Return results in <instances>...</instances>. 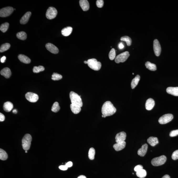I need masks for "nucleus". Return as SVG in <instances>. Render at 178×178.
<instances>
[{
  "mask_svg": "<svg viewBox=\"0 0 178 178\" xmlns=\"http://www.w3.org/2000/svg\"><path fill=\"white\" fill-rule=\"evenodd\" d=\"M117 109L110 101H107L103 104L102 107V114L104 117L113 115L116 113Z\"/></svg>",
  "mask_w": 178,
  "mask_h": 178,
  "instance_id": "1",
  "label": "nucleus"
},
{
  "mask_svg": "<svg viewBox=\"0 0 178 178\" xmlns=\"http://www.w3.org/2000/svg\"><path fill=\"white\" fill-rule=\"evenodd\" d=\"M70 98L72 105L82 107L83 103L81 96L73 91H71L70 93Z\"/></svg>",
  "mask_w": 178,
  "mask_h": 178,
  "instance_id": "2",
  "label": "nucleus"
},
{
  "mask_svg": "<svg viewBox=\"0 0 178 178\" xmlns=\"http://www.w3.org/2000/svg\"><path fill=\"white\" fill-rule=\"evenodd\" d=\"M32 140V137L30 135L26 134L24 135L22 140V146L24 150L28 151L29 150L31 144Z\"/></svg>",
  "mask_w": 178,
  "mask_h": 178,
  "instance_id": "3",
  "label": "nucleus"
},
{
  "mask_svg": "<svg viewBox=\"0 0 178 178\" xmlns=\"http://www.w3.org/2000/svg\"><path fill=\"white\" fill-rule=\"evenodd\" d=\"M87 64L89 67L95 71L100 70L101 67V64L100 62L98 61L95 59H89L88 60Z\"/></svg>",
  "mask_w": 178,
  "mask_h": 178,
  "instance_id": "4",
  "label": "nucleus"
},
{
  "mask_svg": "<svg viewBox=\"0 0 178 178\" xmlns=\"http://www.w3.org/2000/svg\"><path fill=\"white\" fill-rule=\"evenodd\" d=\"M167 157L163 155L160 156L156 157L153 159L151 161V164L153 166H157L162 165L166 162Z\"/></svg>",
  "mask_w": 178,
  "mask_h": 178,
  "instance_id": "5",
  "label": "nucleus"
},
{
  "mask_svg": "<svg viewBox=\"0 0 178 178\" xmlns=\"http://www.w3.org/2000/svg\"><path fill=\"white\" fill-rule=\"evenodd\" d=\"M129 55L130 54L128 51H125L116 56L115 59V61L117 64L124 62L127 60Z\"/></svg>",
  "mask_w": 178,
  "mask_h": 178,
  "instance_id": "6",
  "label": "nucleus"
},
{
  "mask_svg": "<svg viewBox=\"0 0 178 178\" xmlns=\"http://www.w3.org/2000/svg\"><path fill=\"white\" fill-rule=\"evenodd\" d=\"M57 14V11L56 8L50 7L49 8L46 12V17L48 19L51 20L56 17Z\"/></svg>",
  "mask_w": 178,
  "mask_h": 178,
  "instance_id": "7",
  "label": "nucleus"
},
{
  "mask_svg": "<svg viewBox=\"0 0 178 178\" xmlns=\"http://www.w3.org/2000/svg\"><path fill=\"white\" fill-rule=\"evenodd\" d=\"M173 118V116L172 114H165L160 117L159 119L158 122L160 124H165L171 122Z\"/></svg>",
  "mask_w": 178,
  "mask_h": 178,
  "instance_id": "8",
  "label": "nucleus"
},
{
  "mask_svg": "<svg viewBox=\"0 0 178 178\" xmlns=\"http://www.w3.org/2000/svg\"><path fill=\"white\" fill-rule=\"evenodd\" d=\"M14 9L11 7H7L1 9L0 10V16L6 17L9 16L12 13Z\"/></svg>",
  "mask_w": 178,
  "mask_h": 178,
  "instance_id": "9",
  "label": "nucleus"
},
{
  "mask_svg": "<svg viewBox=\"0 0 178 178\" xmlns=\"http://www.w3.org/2000/svg\"><path fill=\"white\" fill-rule=\"evenodd\" d=\"M25 97L27 100L32 103L36 102L39 99V96L38 95L33 92L27 93L26 94Z\"/></svg>",
  "mask_w": 178,
  "mask_h": 178,
  "instance_id": "10",
  "label": "nucleus"
},
{
  "mask_svg": "<svg viewBox=\"0 0 178 178\" xmlns=\"http://www.w3.org/2000/svg\"><path fill=\"white\" fill-rule=\"evenodd\" d=\"M153 49L156 56H159L161 54V49L160 45L158 40H154L153 42Z\"/></svg>",
  "mask_w": 178,
  "mask_h": 178,
  "instance_id": "11",
  "label": "nucleus"
},
{
  "mask_svg": "<svg viewBox=\"0 0 178 178\" xmlns=\"http://www.w3.org/2000/svg\"><path fill=\"white\" fill-rule=\"evenodd\" d=\"M126 133L124 132H122L118 133L116 136V142L118 143L124 142L126 140Z\"/></svg>",
  "mask_w": 178,
  "mask_h": 178,
  "instance_id": "12",
  "label": "nucleus"
},
{
  "mask_svg": "<svg viewBox=\"0 0 178 178\" xmlns=\"http://www.w3.org/2000/svg\"><path fill=\"white\" fill-rule=\"evenodd\" d=\"M46 47L48 50L54 54H57L59 52V49L53 44L48 43L46 45Z\"/></svg>",
  "mask_w": 178,
  "mask_h": 178,
  "instance_id": "13",
  "label": "nucleus"
},
{
  "mask_svg": "<svg viewBox=\"0 0 178 178\" xmlns=\"http://www.w3.org/2000/svg\"><path fill=\"white\" fill-rule=\"evenodd\" d=\"M80 6L83 11H88L90 9V4L87 0H80L79 1Z\"/></svg>",
  "mask_w": 178,
  "mask_h": 178,
  "instance_id": "14",
  "label": "nucleus"
},
{
  "mask_svg": "<svg viewBox=\"0 0 178 178\" xmlns=\"http://www.w3.org/2000/svg\"><path fill=\"white\" fill-rule=\"evenodd\" d=\"M148 149V145L146 144H144L142 146L141 148L138 150L137 153L138 155L141 157L145 155Z\"/></svg>",
  "mask_w": 178,
  "mask_h": 178,
  "instance_id": "15",
  "label": "nucleus"
},
{
  "mask_svg": "<svg viewBox=\"0 0 178 178\" xmlns=\"http://www.w3.org/2000/svg\"><path fill=\"white\" fill-rule=\"evenodd\" d=\"M155 105V102L152 98H149L146 100L145 103V108L147 110L150 111L153 109Z\"/></svg>",
  "mask_w": 178,
  "mask_h": 178,
  "instance_id": "16",
  "label": "nucleus"
},
{
  "mask_svg": "<svg viewBox=\"0 0 178 178\" xmlns=\"http://www.w3.org/2000/svg\"><path fill=\"white\" fill-rule=\"evenodd\" d=\"M126 145V143L125 141L117 143L113 145V148L116 151H119L124 149Z\"/></svg>",
  "mask_w": 178,
  "mask_h": 178,
  "instance_id": "17",
  "label": "nucleus"
},
{
  "mask_svg": "<svg viewBox=\"0 0 178 178\" xmlns=\"http://www.w3.org/2000/svg\"><path fill=\"white\" fill-rule=\"evenodd\" d=\"M1 74L6 78H9L11 75V72L9 68L6 67L2 69L1 71Z\"/></svg>",
  "mask_w": 178,
  "mask_h": 178,
  "instance_id": "18",
  "label": "nucleus"
},
{
  "mask_svg": "<svg viewBox=\"0 0 178 178\" xmlns=\"http://www.w3.org/2000/svg\"><path fill=\"white\" fill-rule=\"evenodd\" d=\"M166 91L167 93L175 96H178V87H167Z\"/></svg>",
  "mask_w": 178,
  "mask_h": 178,
  "instance_id": "19",
  "label": "nucleus"
},
{
  "mask_svg": "<svg viewBox=\"0 0 178 178\" xmlns=\"http://www.w3.org/2000/svg\"><path fill=\"white\" fill-rule=\"evenodd\" d=\"M31 14L32 13L30 12H28L26 13L20 19V24H24L28 23Z\"/></svg>",
  "mask_w": 178,
  "mask_h": 178,
  "instance_id": "20",
  "label": "nucleus"
},
{
  "mask_svg": "<svg viewBox=\"0 0 178 178\" xmlns=\"http://www.w3.org/2000/svg\"><path fill=\"white\" fill-rule=\"evenodd\" d=\"M18 58L20 61L24 64H29L30 63V59L25 55L20 54L18 56Z\"/></svg>",
  "mask_w": 178,
  "mask_h": 178,
  "instance_id": "21",
  "label": "nucleus"
},
{
  "mask_svg": "<svg viewBox=\"0 0 178 178\" xmlns=\"http://www.w3.org/2000/svg\"><path fill=\"white\" fill-rule=\"evenodd\" d=\"M73 30V28L71 27H68L62 30L61 33L65 36H68L71 34Z\"/></svg>",
  "mask_w": 178,
  "mask_h": 178,
  "instance_id": "22",
  "label": "nucleus"
},
{
  "mask_svg": "<svg viewBox=\"0 0 178 178\" xmlns=\"http://www.w3.org/2000/svg\"><path fill=\"white\" fill-rule=\"evenodd\" d=\"M13 108V105L10 102H7L4 104L3 108L5 111L9 112L11 111Z\"/></svg>",
  "mask_w": 178,
  "mask_h": 178,
  "instance_id": "23",
  "label": "nucleus"
},
{
  "mask_svg": "<svg viewBox=\"0 0 178 178\" xmlns=\"http://www.w3.org/2000/svg\"><path fill=\"white\" fill-rule=\"evenodd\" d=\"M147 142L148 144L153 146H155L159 143L158 138L153 137H151L148 138L147 140Z\"/></svg>",
  "mask_w": 178,
  "mask_h": 178,
  "instance_id": "24",
  "label": "nucleus"
},
{
  "mask_svg": "<svg viewBox=\"0 0 178 178\" xmlns=\"http://www.w3.org/2000/svg\"><path fill=\"white\" fill-rule=\"evenodd\" d=\"M140 76L137 75L133 79L131 83V87L133 89L135 88L138 83L140 80Z\"/></svg>",
  "mask_w": 178,
  "mask_h": 178,
  "instance_id": "25",
  "label": "nucleus"
},
{
  "mask_svg": "<svg viewBox=\"0 0 178 178\" xmlns=\"http://www.w3.org/2000/svg\"><path fill=\"white\" fill-rule=\"evenodd\" d=\"M145 65L147 69H149V70L152 71H155L156 70L157 67L155 64H152L150 62H146L145 63Z\"/></svg>",
  "mask_w": 178,
  "mask_h": 178,
  "instance_id": "26",
  "label": "nucleus"
},
{
  "mask_svg": "<svg viewBox=\"0 0 178 178\" xmlns=\"http://www.w3.org/2000/svg\"><path fill=\"white\" fill-rule=\"evenodd\" d=\"M8 158L7 153L2 149H0V159L2 160H6Z\"/></svg>",
  "mask_w": 178,
  "mask_h": 178,
  "instance_id": "27",
  "label": "nucleus"
},
{
  "mask_svg": "<svg viewBox=\"0 0 178 178\" xmlns=\"http://www.w3.org/2000/svg\"><path fill=\"white\" fill-rule=\"evenodd\" d=\"M70 106L71 110L74 114H78L81 111V108L80 107L75 106L72 105L71 104Z\"/></svg>",
  "mask_w": 178,
  "mask_h": 178,
  "instance_id": "28",
  "label": "nucleus"
},
{
  "mask_svg": "<svg viewBox=\"0 0 178 178\" xmlns=\"http://www.w3.org/2000/svg\"><path fill=\"white\" fill-rule=\"evenodd\" d=\"M17 37L19 39L25 40L27 38V34L25 32H21L18 33L16 35Z\"/></svg>",
  "mask_w": 178,
  "mask_h": 178,
  "instance_id": "29",
  "label": "nucleus"
},
{
  "mask_svg": "<svg viewBox=\"0 0 178 178\" xmlns=\"http://www.w3.org/2000/svg\"><path fill=\"white\" fill-rule=\"evenodd\" d=\"M10 47L9 43H6L3 44L1 45L0 48V52L2 53L8 50Z\"/></svg>",
  "mask_w": 178,
  "mask_h": 178,
  "instance_id": "30",
  "label": "nucleus"
},
{
  "mask_svg": "<svg viewBox=\"0 0 178 178\" xmlns=\"http://www.w3.org/2000/svg\"><path fill=\"white\" fill-rule=\"evenodd\" d=\"M136 175L140 178H144L146 176L147 173L145 170L143 169L136 172Z\"/></svg>",
  "mask_w": 178,
  "mask_h": 178,
  "instance_id": "31",
  "label": "nucleus"
},
{
  "mask_svg": "<svg viewBox=\"0 0 178 178\" xmlns=\"http://www.w3.org/2000/svg\"><path fill=\"white\" fill-rule=\"evenodd\" d=\"M95 151L93 148H91L88 152V157L90 160H93L95 159Z\"/></svg>",
  "mask_w": 178,
  "mask_h": 178,
  "instance_id": "32",
  "label": "nucleus"
},
{
  "mask_svg": "<svg viewBox=\"0 0 178 178\" xmlns=\"http://www.w3.org/2000/svg\"><path fill=\"white\" fill-rule=\"evenodd\" d=\"M60 109V107L59 106V103L57 102H55L51 108V111L54 113H57L59 111Z\"/></svg>",
  "mask_w": 178,
  "mask_h": 178,
  "instance_id": "33",
  "label": "nucleus"
},
{
  "mask_svg": "<svg viewBox=\"0 0 178 178\" xmlns=\"http://www.w3.org/2000/svg\"><path fill=\"white\" fill-rule=\"evenodd\" d=\"M121 40L126 43L128 46H130L131 44L132 40L131 38L128 36H124L121 37Z\"/></svg>",
  "mask_w": 178,
  "mask_h": 178,
  "instance_id": "34",
  "label": "nucleus"
},
{
  "mask_svg": "<svg viewBox=\"0 0 178 178\" xmlns=\"http://www.w3.org/2000/svg\"><path fill=\"white\" fill-rule=\"evenodd\" d=\"M9 26V23L7 22L1 25L0 27V30L3 33H6L8 29Z\"/></svg>",
  "mask_w": 178,
  "mask_h": 178,
  "instance_id": "35",
  "label": "nucleus"
},
{
  "mask_svg": "<svg viewBox=\"0 0 178 178\" xmlns=\"http://www.w3.org/2000/svg\"><path fill=\"white\" fill-rule=\"evenodd\" d=\"M45 70V68L42 66H34L33 70V71L34 73H39L40 72L43 71Z\"/></svg>",
  "mask_w": 178,
  "mask_h": 178,
  "instance_id": "36",
  "label": "nucleus"
},
{
  "mask_svg": "<svg viewBox=\"0 0 178 178\" xmlns=\"http://www.w3.org/2000/svg\"><path fill=\"white\" fill-rule=\"evenodd\" d=\"M62 78V76L57 73H54L52 75L51 79L54 81H58Z\"/></svg>",
  "mask_w": 178,
  "mask_h": 178,
  "instance_id": "37",
  "label": "nucleus"
},
{
  "mask_svg": "<svg viewBox=\"0 0 178 178\" xmlns=\"http://www.w3.org/2000/svg\"><path fill=\"white\" fill-rule=\"evenodd\" d=\"M116 56V51L114 48L112 49L109 54V58L111 60H114L115 59Z\"/></svg>",
  "mask_w": 178,
  "mask_h": 178,
  "instance_id": "38",
  "label": "nucleus"
},
{
  "mask_svg": "<svg viewBox=\"0 0 178 178\" xmlns=\"http://www.w3.org/2000/svg\"><path fill=\"white\" fill-rule=\"evenodd\" d=\"M96 6L98 8H102L104 6V2L103 0H97L96 1Z\"/></svg>",
  "mask_w": 178,
  "mask_h": 178,
  "instance_id": "39",
  "label": "nucleus"
},
{
  "mask_svg": "<svg viewBox=\"0 0 178 178\" xmlns=\"http://www.w3.org/2000/svg\"><path fill=\"white\" fill-rule=\"evenodd\" d=\"M171 158L174 160H176L178 159V150L175 151L172 153Z\"/></svg>",
  "mask_w": 178,
  "mask_h": 178,
  "instance_id": "40",
  "label": "nucleus"
},
{
  "mask_svg": "<svg viewBox=\"0 0 178 178\" xmlns=\"http://www.w3.org/2000/svg\"><path fill=\"white\" fill-rule=\"evenodd\" d=\"M178 135V129L173 130L170 133V136L171 137H174Z\"/></svg>",
  "mask_w": 178,
  "mask_h": 178,
  "instance_id": "41",
  "label": "nucleus"
},
{
  "mask_svg": "<svg viewBox=\"0 0 178 178\" xmlns=\"http://www.w3.org/2000/svg\"><path fill=\"white\" fill-rule=\"evenodd\" d=\"M143 169V166L141 165H139L136 166V167H134V171L137 172V171H140V170H142Z\"/></svg>",
  "mask_w": 178,
  "mask_h": 178,
  "instance_id": "42",
  "label": "nucleus"
},
{
  "mask_svg": "<svg viewBox=\"0 0 178 178\" xmlns=\"http://www.w3.org/2000/svg\"><path fill=\"white\" fill-rule=\"evenodd\" d=\"M59 168L62 171H66L68 169V167L65 165H61L59 167Z\"/></svg>",
  "mask_w": 178,
  "mask_h": 178,
  "instance_id": "43",
  "label": "nucleus"
},
{
  "mask_svg": "<svg viewBox=\"0 0 178 178\" xmlns=\"http://www.w3.org/2000/svg\"><path fill=\"white\" fill-rule=\"evenodd\" d=\"M5 117L4 115L2 113H0V121L1 122H3L5 120Z\"/></svg>",
  "mask_w": 178,
  "mask_h": 178,
  "instance_id": "44",
  "label": "nucleus"
},
{
  "mask_svg": "<svg viewBox=\"0 0 178 178\" xmlns=\"http://www.w3.org/2000/svg\"><path fill=\"white\" fill-rule=\"evenodd\" d=\"M65 166L67 167L68 168V167H71L73 166V163L71 162V161H69V162H68L66 163Z\"/></svg>",
  "mask_w": 178,
  "mask_h": 178,
  "instance_id": "45",
  "label": "nucleus"
},
{
  "mask_svg": "<svg viewBox=\"0 0 178 178\" xmlns=\"http://www.w3.org/2000/svg\"><path fill=\"white\" fill-rule=\"evenodd\" d=\"M118 48L119 49H123L124 48V45L122 43H120L119 44Z\"/></svg>",
  "mask_w": 178,
  "mask_h": 178,
  "instance_id": "46",
  "label": "nucleus"
},
{
  "mask_svg": "<svg viewBox=\"0 0 178 178\" xmlns=\"http://www.w3.org/2000/svg\"><path fill=\"white\" fill-rule=\"evenodd\" d=\"M6 56H3V57H2L1 58V62L2 63L5 62V61H6Z\"/></svg>",
  "mask_w": 178,
  "mask_h": 178,
  "instance_id": "47",
  "label": "nucleus"
},
{
  "mask_svg": "<svg viewBox=\"0 0 178 178\" xmlns=\"http://www.w3.org/2000/svg\"><path fill=\"white\" fill-rule=\"evenodd\" d=\"M162 178H170V177L169 175H164Z\"/></svg>",
  "mask_w": 178,
  "mask_h": 178,
  "instance_id": "48",
  "label": "nucleus"
},
{
  "mask_svg": "<svg viewBox=\"0 0 178 178\" xmlns=\"http://www.w3.org/2000/svg\"><path fill=\"white\" fill-rule=\"evenodd\" d=\"M77 178H86V177L85 175H80L79 176H78Z\"/></svg>",
  "mask_w": 178,
  "mask_h": 178,
  "instance_id": "49",
  "label": "nucleus"
},
{
  "mask_svg": "<svg viewBox=\"0 0 178 178\" xmlns=\"http://www.w3.org/2000/svg\"><path fill=\"white\" fill-rule=\"evenodd\" d=\"M13 112L14 113H17V111L16 109H14L13 111Z\"/></svg>",
  "mask_w": 178,
  "mask_h": 178,
  "instance_id": "50",
  "label": "nucleus"
},
{
  "mask_svg": "<svg viewBox=\"0 0 178 178\" xmlns=\"http://www.w3.org/2000/svg\"><path fill=\"white\" fill-rule=\"evenodd\" d=\"M84 63L85 64H87V62L86 61H84Z\"/></svg>",
  "mask_w": 178,
  "mask_h": 178,
  "instance_id": "51",
  "label": "nucleus"
},
{
  "mask_svg": "<svg viewBox=\"0 0 178 178\" xmlns=\"http://www.w3.org/2000/svg\"><path fill=\"white\" fill-rule=\"evenodd\" d=\"M25 153H27V150H26V151H25Z\"/></svg>",
  "mask_w": 178,
  "mask_h": 178,
  "instance_id": "52",
  "label": "nucleus"
},
{
  "mask_svg": "<svg viewBox=\"0 0 178 178\" xmlns=\"http://www.w3.org/2000/svg\"><path fill=\"white\" fill-rule=\"evenodd\" d=\"M133 75H134V73H133Z\"/></svg>",
  "mask_w": 178,
  "mask_h": 178,
  "instance_id": "53",
  "label": "nucleus"
}]
</instances>
